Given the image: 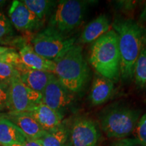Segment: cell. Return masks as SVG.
I'll return each mask as SVG.
<instances>
[{
  "mask_svg": "<svg viewBox=\"0 0 146 146\" xmlns=\"http://www.w3.org/2000/svg\"><path fill=\"white\" fill-rule=\"evenodd\" d=\"M112 146H145L141 142H140L137 139L123 138L117 139L114 141Z\"/></svg>",
  "mask_w": 146,
  "mask_h": 146,
  "instance_id": "cell-26",
  "label": "cell"
},
{
  "mask_svg": "<svg viewBox=\"0 0 146 146\" xmlns=\"http://www.w3.org/2000/svg\"><path fill=\"white\" fill-rule=\"evenodd\" d=\"M133 79L139 88H146V47L143 49L134 67Z\"/></svg>",
  "mask_w": 146,
  "mask_h": 146,
  "instance_id": "cell-21",
  "label": "cell"
},
{
  "mask_svg": "<svg viewBox=\"0 0 146 146\" xmlns=\"http://www.w3.org/2000/svg\"><path fill=\"white\" fill-rule=\"evenodd\" d=\"M8 18L14 28L23 33L33 35L44 28V22L36 17L22 0L12 1L8 10Z\"/></svg>",
  "mask_w": 146,
  "mask_h": 146,
  "instance_id": "cell-8",
  "label": "cell"
},
{
  "mask_svg": "<svg viewBox=\"0 0 146 146\" xmlns=\"http://www.w3.org/2000/svg\"><path fill=\"white\" fill-rule=\"evenodd\" d=\"M6 1H4V0H0V8L4 6V5L6 4Z\"/></svg>",
  "mask_w": 146,
  "mask_h": 146,
  "instance_id": "cell-30",
  "label": "cell"
},
{
  "mask_svg": "<svg viewBox=\"0 0 146 146\" xmlns=\"http://www.w3.org/2000/svg\"><path fill=\"white\" fill-rule=\"evenodd\" d=\"M18 74V72L12 66L0 61V81H10Z\"/></svg>",
  "mask_w": 146,
  "mask_h": 146,
  "instance_id": "cell-24",
  "label": "cell"
},
{
  "mask_svg": "<svg viewBox=\"0 0 146 146\" xmlns=\"http://www.w3.org/2000/svg\"><path fill=\"white\" fill-rule=\"evenodd\" d=\"M69 137L72 146H97L99 132L94 120L79 117L73 122Z\"/></svg>",
  "mask_w": 146,
  "mask_h": 146,
  "instance_id": "cell-10",
  "label": "cell"
},
{
  "mask_svg": "<svg viewBox=\"0 0 146 146\" xmlns=\"http://www.w3.org/2000/svg\"><path fill=\"white\" fill-rule=\"evenodd\" d=\"M139 23L141 24H146V1L144 4L143 10H142L141 14L139 16Z\"/></svg>",
  "mask_w": 146,
  "mask_h": 146,
  "instance_id": "cell-28",
  "label": "cell"
},
{
  "mask_svg": "<svg viewBox=\"0 0 146 146\" xmlns=\"http://www.w3.org/2000/svg\"><path fill=\"white\" fill-rule=\"evenodd\" d=\"M133 133L136 139L146 146V113L139 119Z\"/></svg>",
  "mask_w": 146,
  "mask_h": 146,
  "instance_id": "cell-22",
  "label": "cell"
},
{
  "mask_svg": "<svg viewBox=\"0 0 146 146\" xmlns=\"http://www.w3.org/2000/svg\"><path fill=\"white\" fill-rule=\"evenodd\" d=\"M42 94L33 90L21 81L19 73L10 80L8 110L10 112H29L41 102Z\"/></svg>",
  "mask_w": 146,
  "mask_h": 146,
  "instance_id": "cell-7",
  "label": "cell"
},
{
  "mask_svg": "<svg viewBox=\"0 0 146 146\" xmlns=\"http://www.w3.org/2000/svg\"><path fill=\"white\" fill-rule=\"evenodd\" d=\"M14 146H42L41 143H39L37 140H33V139H27L24 143L19 144V145H16Z\"/></svg>",
  "mask_w": 146,
  "mask_h": 146,
  "instance_id": "cell-27",
  "label": "cell"
},
{
  "mask_svg": "<svg viewBox=\"0 0 146 146\" xmlns=\"http://www.w3.org/2000/svg\"><path fill=\"white\" fill-rule=\"evenodd\" d=\"M1 116L15 124L29 139L38 140L46 133L29 112H8Z\"/></svg>",
  "mask_w": 146,
  "mask_h": 146,
  "instance_id": "cell-11",
  "label": "cell"
},
{
  "mask_svg": "<svg viewBox=\"0 0 146 146\" xmlns=\"http://www.w3.org/2000/svg\"><path fill=\"white\" fill-rule=\"evenodd\" d=\"M73 95L54 74L42 92L41 102L50 108L64 115V112L70 106L74 100Z\"/></svg>",
  "mask_w": 146,
  "mask_h": 146,
  "instance_id": "cell-9",
  "label": "cell"
},
{
  "mask_svg": "<svg viewBox=\"0 0 146 146\" xmlns=\"http://www.w3.org/2000/svg\"><path fill=\"white\" fill-rule=\"evenodd\" d=\"M23 131L10 120L0 118V146L19 145L27 139Z\"/></svg>",
  "mask_w": 146,
  "mask_h": 146,
  "instance_id": "cell-17",
  "label": "cell"
},
{
  "mask_svg": "<svg viewBox=\"0 0 146 146\" xmlns=\"http://www.w3.org/2000/svg\"><path fill=\"white\" fill-rule=\"evenodd\" d=\"M29 113L46 132L57 129L63 123L64 115L50 108L42 102Z\"/></svg>",
  "mask_w": 146,
  "mask_h": 146,
  "instance_id": "cell-14",
  "label": "cell"
},
{
  "mask_svg": "<svg viewBox=\"0 0 146 146\" xmlns=\"http://www.w3.org/2000/svg\"><path fill=\"white\" fill-rule=\"evenodd\" d=\"M22 62L27 68L54 74L56 64L54 61L45 59L35 52L30 43H25L18 50Z\"/></svg>",
  "mask_w": 146,
  "mask_h": 146,
  "instance_id": "cell-12",
  "label": "cell"
},
{
  "mask_svg": "<svg viewBox=\"0 0 146 146\" xmlns=\"http://www.w3.org/2000/svg\"><path fill=\"white\" fill-rule=\"evenodd\" d=\"M65 146H72V145H71V143H70V141H68V142H67Z\"/></svg>",
  "mask_w": 146,
  "mask_h": 146,
  "instance_id": "cell-31",
  "label": "cell"
},
{
  "mask_svg": "<svg viewBox=\"0 0 146 146\" xmlns=\"http://www.w3.org/2000/svg\"><path fill=\"white\" fill-rule=\"evenodd\" d=\"M114 89V82L97 74L91 85L89 97V101L94 106L101 105L110 99Z\"/></svg>",
  "mask_w": 146,
  "mask_h": 146,
  "instance_id": "cell-15",
  "label": "cell"
},
{
  "mask_svg": "<svg viewBox=\"0 0 146 146\" xmlns=\"http://www.w3.org/2000/svg\"><path fill=\"white\" fill-rule=\"evenodd\" d=\"M1 113H0V118H1Z\"/></svg>",
  "mask_w": 146,
  "mask_h": 146,
  "instance_id": "cell-32",
  "label": "cell"
},
{
  "mask_svg": "<svg viewBox=\"0 0 146 146\" xmlns=\"http://www.w3.org/2000/svg\"><path fill=\"white\" fill-rule=\"evenodd\" d=\"M10 81H0V112L8 110Z\"/></svg>",
  "mask_w": 146,
  "mask_h": 146,
  "instance_id": "cell-23",
  "label": "cell"
},
{
  "mask_svg": "<svg viewBox=\"0 0 146 146\" xmlns=\"http://www.w3.org/2000/svg\"><path fill=\"white\" fill-rule=\"evenodd\" d=\"M26 6L38 18L45 23L52 15L57 4L53 0H22Z\"/></svg>",
  "mask_w": 146,
  "mask_h": 146,
  "instance_id": "cell-19",
  "label": "cell"
},
{
  "mask_svg": "<svg viewBox=\"0 0 146 146\" xmlns=\"http://www.w3.org/2000/svg\"><path fill=\"white\" fill-rule=\"evenodd\" d=\"M112 28L118 36L120 78L124 81H131L137 60L146 47V26L132 18L117 17Z\"/></svg>",
  "mask_w": 146,
  "mask_h": 146,
  "instance_id": "cell-1",
  "label": "cell"
},
{
  "mask_svg": "<svg viewBox=\"0 0 146 146\" xmlns=\"http://www.w3.org/2000/svg\"><path fill=\"white\" fill-rule=\"evenodd\" d=\"M23 40V38L18 37L16 35L15 30L8 16L0 10V45H10L11 47H13L14 45H17L21 47L26 43Z\"/></svg>",
  "mask_w": 146,
  "mask_h": 146,
  "instance_id": "cell-18",
  "label": "cell"
},
{
  "mask_svg": "<svg viewBox=\"0 0 146 146\" xmlns=\"http://www.w3.org/2000/svg\"><path fill=\"white\" fill-rule=\"evenodd\" d=\"M54 62L55 76L70 92L79 94L85 89L90 71L81 45L75 43Z\"/></svg>",
  "mask_w": 146,
  "mask_h": 146,
  "instance_id": "cell-2",
  "label": "cell"
},
{
  "mask_svg": "<svg viewBox=\"0 0 146 146\" xmlns=\"http://www.w3.org/2000/svg\"><path fill=\"white\" fill-rule=\"evenodd\" d=\"M140 114L139 110L125 105L110 106L100 114L102 131L109 138H126L134 131Z\"/></svg>",
  "mask_w": 146,
  "mask_h": 146,
  "instance_id": "cell-4",
  "label": "cell"
},
{
  "mask_svg": "<svg viewBox=\"0 0 146 146\" xmlns=\"http://www.w3.org/2000/svg\"><path fill=\"white\" fill-rule=\"evenodd\" d=\"M96 2L87 0H61L57 1L48 20L47 27L56 29L66 36L83 23L89 5Z\"/></svg>",
  "mask_w": 146,
  "mask_h": 146,
  "instance_id": "cell-5",
  "label": "cell"
},
{
  "mask_svg": "<svg viewBox=\"0 0 146 146\" xmlns=\"http://www.w3.org/2000/svg\"><path fill=\"white\" fill-rule=\"evenodd\" d=\"M75 43V37L66 36L50 27L33 35L30 41L36 54L52 61L64 54Z\"/></svg>",
  "mask_w": 146,
  "mask_h": 146,
  "instance_id": "cell-6",
  "label": "cell"
},
{
  "mask_svg": "<svg viewBox=\"0 0 146 146\" xmlns=\"http://www.w3.org/2000/svg\"><path fill=\"white\" fill-rule=\"evenodd\" d=\"M69 135L70 130L62 123L57 129L46 132L37 141L42 146H65L68 141Z\"/></svg>",
  "mask_w": 146,
  "mask_h": 146,
  "instance_id": "cell-20",
  "label": "cell"
},
{
  "mask_svg": "<svg viewBox=\"0 0 146 146\" xmlns=\"http://www.w3.org/2000/svg\"><path fill=\"white\" fill-rule=\"evenodd\" d=\"M89 62L97 74L115 83L120 78V53L118 36L113 29L91 45Z\"/></svg>",
  "mask_w": 146,
  "mask_h": 146,
  "instance_id": "cell-3",
  "label": "cell"
},
{
  "mask_svg": "<svg viewBox=\"0 0 146 146\" xmlns=\"http://www.w3.org/2000/svg\"><path fill=\"white\" fill-rule=\"evenodd\" d=\"M14 47H11L8 46H2V45H0V60H1V58L3 57V56L5 53L9 52V51L12 50Z\"/></svg>",
  "mask_w": 146,
  "mask_h": 146,
  "instance_id": "cell-29",
  "label": "cell"
},
{
  "mask_svg": "<svg viewBox=\"0 0 146 146\" xmlns=\"http://www.w3.org/2000/svg\"><path fill=\"white\" fill-rule=\"evenodd\" d=\"M21 81L33 90L41 93L44 90L54 74L44 71L33 70L25 66L18 72Z\"/></svg>",
  "mask_w": 146,
  "mask_h": 146,
  "instance_id": "cell-16",
  "label": "cell"
},
{
  "mask_svg": "<svg viewBox=\"0 0 146 146\" xmlns=\"http://www.w3.org/2000/svg\"><path fill=\"white\" fill-rule=\"evenodd\" d=\"M111 29L112 25L109 18L106 14H101L86 25L76 41L78 45L94 43Z\"/></svg>",
  "mask_w": 146,
  "mask_h": 146,
  "instance_id": "cell-13",
  "label": "cell"
},
{
  "mask_svg": "<svg viewBox=\"0 0 146 146\" xmlns=\"http://www.w3.org/2000/svg\"><path fill=\"white\" fill-rule=\"evenodd\" d=\"M139 1L132 0H119L115 1L114 5L116 8L123 13H131L135 10Z\"/></svg>",
  "mask_w": 146,
  "mask_h": 146,
  "instance_id": "cell-25",
  "label": "cell"
}]
</instances>
